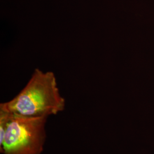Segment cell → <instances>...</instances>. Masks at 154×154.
Instances as JSON below:
<instances>
[{"label":"cell","instance_id":"7a4b0ae2","mask_svg":"<svg viewBox=\"0 0 154 154\" xmlns=\"http://www.w3.org/2000/svg\"><path fill=\"white\" fill-rule=\"evenodd\" d=\"M9 113V112H8ZM9 114L2 154H42L46 138L48 117H27Z\"/></svg>","mask_w":154,"mask_h":154},{"label":"cell","instance_id":"6da1fadb","mask_svg":"<svg viewBox=\"0 0 154 154\" xmlns=\"http://www.w3.org/2000/svg\"><path fill=\"white\" fill-rule=\"evenodd\" d=\"M65 104L54 72L36 69L25 88L13 99L0 104V110L15 116L48 118L63 111Z\"/></svg>","mask_w":154,"mask_h":154}]
</instances>
